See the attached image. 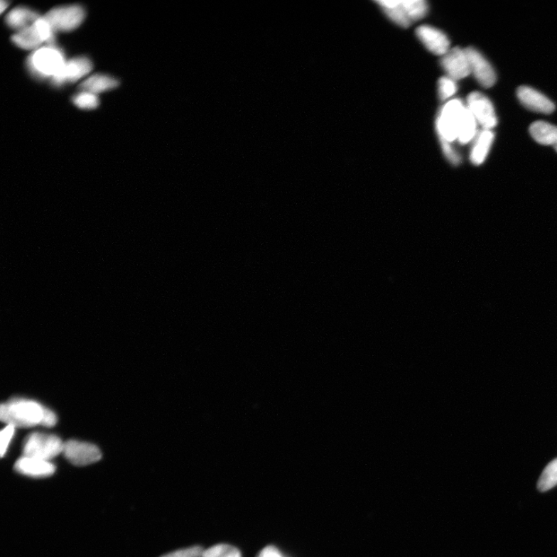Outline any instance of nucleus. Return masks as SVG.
Wrapping results in <instances>:
<instances>
[{
  "mask_svg": "<svg viewBox=\"0 0 557 557\" xmlns=\"http://www.w3.org/2000/svg\"><path fill=\"white\" fill-rule=\"evenodd\" d=\"M0 418L14 428H31L41 425L51 428L57 423L53 411L32 400L17 399L4 404L0 409Z\"/></svg>",
  "mask_w": 557,
  "mask_h": 557,
  "instance_id": "obj_1",
  "label": "nucleus"
},
{
  "mask_svg": "<svg viewBox=\"0 0 557 557\" xmlns=\"http://www.w3.org/2000/svg\"><path fill=\"white\" fill-rule=\"evenodd\" d=\"M66 63L62 50L55 45H47L33 52L27 60V66L34 77L52 80L63 71Z\"/></svg>",
  "mask_w": 557,
  "mask_h": 557,
  "instance_id": "obj_2",
  "label": "nucleus"
},
{
  "mask_svg": "<svg viewBox=\"0 0 557 557\" xmlns=\"http://www.w3.org/2000/svg\"><path fill=\"white\" fill-rule=\"evenodd\" d=\"M55 33L45 17L40 16L30 27L15 33L12 40L14 45L22 49L36 50L41 48L43 43L55 45Z\"/></svg>",
  "mask_w": 557,
  "mask_h": 557,
  "instance_id": "obj_3",
  "label": "nucleus"
},
{
  "mask_svg": "<svg viewBox=\"0 0 557 557\" xmlns=\"http://www.w3.org/2000/svg\"><path fill=\"white\" fill-rule=\"evenodd\" d=\"M64 443L53 434L33 433L23 443V456L50 461L63 453Z\"/></svg>",
  "mask_w": 557,
  "mask_h": 557,
  "instance_id": "obj_4",
  "label": "nucleus"
},
{
  "mask_svg": "<svg viewBox=\"0 0 557 557\" xmlns=\"http://www.w3.org/2000/svg\"><path fill=\"white\" fill-rule=\"evenodd\" d=\"M466 106L463 101L453 99L441 109L436 121L440 139L453 143L458 139V130Z\"/></svg>",
  "mask_w": 557,
  "mask_h": 557,
  "instance_id": "obj_5",
  "label": "nucleus"
},
{
  "mask_svg": "<svg viewBox=\"0 0 557 557\" xmlns=\"http://www.w3.org/2000/svg\"><path fill=\"white\" fill-rule=\"evenodd\" d=\"M45 17L55 32H69L82 23L85 18V11L80 5L59 6L50 11Z\"/></svg>",
  "mask_w": 557,
  "mask_h": 557,
  "instance_id": "obj_6",
  "label": "nucleus"
},
{
  "mask_svg": "<svg viewBox=\"0 0 557 557\" xmlns=\"http://www.w3.org/2000/svg\"><path fill=\"white\" fill-rule=\"evenodd\" d=\"M467 108L482 129L492 130L498 124L497 117L491 100L481 92H475L468 95Z\"/></svg>",
  "mask_w": 557,
  "mask_h": 557,
  "instance_id": "obj_7",
  "label": "nucleus"
},
{
  "mask_svg": "<svg viewBox=\"0 0 557 557\" xmlns=\"http://www.w3.org/2000/svg\"><path fill=\"white\" fill-rule=\"evenodd\" d=\"M63 454L70 463L78 467L97 463L102 458L99 448L92 443L77 440L65 442Z\"/></svg>",
  "mask_w": 557,
  "mask_h": 557,
  "instance_id": "obj_8",
  "label": "nucleus"
},
{
  "mask_svg": "<svg viewBox=\"0 0 557 557\" xmlns=\"http://www.w3.org/2000/svg\"><path fill=\"white\" fill-rule=\"evenodd\" d=\"M471 74L484 88H491L497 80L492 65L477 49L470 47L465 49Z\"/></svg>",
  "mask_w": 557,
  "mask_h": 557,
  "instance_id": "obj_9",
  "label": "nucleus"
},
{
  "mask_svg": "<svg viewBox=\"0 0 557 557\" xmlns=\"http://www.w3.org/2000/svg\"><path fill=\"white\" fill-rule=\"evenodd\" d=\"M440 65L448 76L456 82L471 75L465 49L456 47L442 56Z\"/></svg>",
  "mask_w": 557,
  "mask_h": 557,
  "instance_id": "obj_10",
  "label": "nucleus"
},
{
  "mask_svg": "<svg viewBox=\"0 0 557 557\" xmlns=\"http://www.w3.org/2000/svg\"><path fill=\"white\" fill-rule=\"evenodd\" d=\"M92 69V63L88 58H75L66 63L63 71L52 78L51 82L56 87L75 82L88 75Z\"/></svg>",
  "mask_w": 557,
  "mask_h": 557,
  "instance_id": "obj_11",
  "label": "nucleus"
},
{
  "mask_svg": "<svg viewBox=\"0 0 557 557\" xmlns=\"http://www.w3.org/2000/svg\"><path fill=\"white\" fill-rule=\"evenodd\" d=\"M416 36L431 53L443 56L450 50V40L445 33L431 27L421 26L416 31Z\"/></svg>",
  "mask_w": 557,
  "mask_h": 557,
  "instance_id": "obj_12",
  "label": "nucleus"
},
{
  "mask_svg": "<svg viewBox=\"0 0 557 557\" xmlns=\"http://www.w3.org/2000/svg\"><path fill=\"white\" fill-rule=\"evenodd\" d=\"M517 97L519 102L531 111L550 114L555 110V104L551 100L530 87H519Z\"/></svg>",
  "mask_w": 557,
  "mask_h": 557,
  "instance_id": "obj_13",
  "label": "nucleus"
},
{
  "mask_svg": "<svg viewBox=\"0 0 557 557\" xmlns=\"http://www.w3.org/2000/svg\"><path fill=\"white\" fill-rule=\"evenodd\" d=\"M14 469L21 475L39 478L53 475L56 467L50 461L23 456L17 460Z\"/></svg>",
  "mask_w": 557,
  "mask_h": 557,
  "instance_id": "obj_14",
  "label": "nucleus"
},
{
  "mask_svg": "<svg viewBox=\"0 0 557 557\" xmlns=\"http://www.w3.org/2000/svg\"><path fill=\"white\" fill-rule=\"evenodd\" d=\"M494 139L492 130L482 129L473 141L470 160L476 166L482 164L490 151Z\"/></svg>",
  "mask_w": 557,
  "mask_h": 557,
  "instance_id": "obj_15",
  "label": "nucleus"
},
{
  "mask_svg": "<svg viewBox=\"0 0 557 557\" xmlns=\"http://www.w3.org/2000/svg\"><path fill=\"white\" fill-rule=\"evenodd\" d=\"M40 16L31 10V9L25 6H18L13 9L6 16V22L9 27L17 30V31H22L25 28L30 27L32 24L36 22Z\"/></svg>",
  "mask_w": 557,
  "mask_h": 557,
  "instance_id": "obj_16",
  "label": "nucleus"
},
{
  "mask_svg": "<svg viewBox=\"0 0 557 557\" xmlns=\"http://www.w3.org/2000/svg\"><path fill=\"white\" fill-rule=\"evenodd\" d=\"M119 81L117 78L97 74L87 78L80 85L81 92H86L97 94L117 88Z\"/></svg>",
  "mask_w": 557,
  "mask_h": 557,
  "instance_id": "obj_17",
  "label": "nucleus"
},
{
  "mask_svg": "<svg viewBox=\"0 0 557 557\" xmlns=\"http://www.w3.org/2000/svg\"><path fill=\"white\" fill-rule=\"evenodd\" d=\"M529 133L537 143L553 146L557 152V126L546 121H537L530 126Z\"/></svg>",
  "mask_w": 557,
  "mask_h": 557,
  "instance_id": "obj_18",
  "label": "nucleus"
},
{
  "mask_svg": "<svg viewBox=\"0 0 557 557\" xmlns=\"http://www.w3.org/2000/svg\"><path fill=\"white\" fill-rule=\"evenodd\" d=\"M377 4L389 18L402 28H408L412 23L401 6L399 0H382Z\"/></svg>",
  "mask_w": 557,
  "mask_h": 557,
  "instance_id": "obj_19",
  "label": "nucleus"
},
{
  "mask_svg": "<svg viewBox=\"0 0 557 557\" xmlns=\"http://www.w3.org/2000/svg\"><path fill=\"white\" fill-rule=\"evenodd\" d=\"M477 125L476 119L466 107L458 130L457 141L460 144L465 145L474 141L478 133Z\"/></svg>",
  "mask_w": 557,
  "mask_h": 557,
  "instance_id": "obj_20",
  "label": "nucleus"
},
{
  "mask_svg": "<svg viewBox=\"0 0 557 557\" xmlns=\"http://www.w3.org/2000/svg\"><path fill=\"white\" fill-rule=\"evenodd\" d=\"M401 6L412 22L423 19L428 12V3L424 0H404Z\"/></svg>",
  "mask_w": 557,
  "mask_h": 557,
  "instance_id": "obj_21",
  "label": "nucleus"
},
{
  "mask_svg": "<svg viewBox=\"0 0 557 557\" xmlns=\"http://www.w3.org/2000/svg\"><path fill=\"white\" fill-rule=\"evenodd\" d=\"M557 485V458L546 466L538 482V490L547 492Z\"/></svg>",
  "mask_w": 557,
  "mask_h": 557,
  "instance_id": "obj_22",
  "label": "nucleus"
},
{
  "mask_svg": "<svg viewBox=\"0 0 557 557\" xmlns=\"http://www.w3.org/2000/svg\"><path fill=\"white\" fill-rule=\"evenodd\" d=\"M202 557H242L237 547L229 544H217L204 551Z\"/></svg>",
  "mask_w": 557,
  "mask_h": 557,
  "instance_id": "obj_23",
  "label": "nucleus"
},
{
  "mask_svg": "<svg viewBox=\"0 0 557 557\" xmlns=\"http://www.w3.org/2000/svg\"><path fill=\"white\" fill-rule=\"evenodd\" d=\"M72 101L77 107L82 109H94L97 108L99 104L97 94L86 92L75 94Z\"/></svg>",
  "mask_w": 557,
  "mask_h": 557,
  "instance_id": "obj_24",
  "label": "nucleus"
},
{
  "mask_svg": "<svg viewBox=\"0 0 557 557\" xmlns=\"http://www.w3.org/2000/svg\"><path fill=\"white\" fill-rule=\"evenodd\" d=\"M458 90L457 82L448 76L443 77L439 80L438 93L441 100L445 101L453 97Z\"/></svg>",
  "mask_w": 557,
  "mask_h": 557,
  "instance_id": "obj_25",
  "label": "nucleus"
},
{
  "mask_svg": "<svg viewBox=\"0 0 557 557\" xmlns=\"http://www.w3.org/2000/svg\"><path fill=\"white\" fill-rule=\"evenodd\" d=\"M203 552L202 547L195 546L173 551L161 557H202Z\"/></svg>",
  "mask_w": 557,
  "mask_h": 557,
  "instance_id": "obj_26",
  "label": "nucleus"
},
{
  "mask_svg": "<svg viewBox=\"0 0 557 557\" xmlns=\"http://www.w3.org/2000/svg\"><path fill=\"white\" fill-rule=\"evenodd\" d=\"M442 151L445 153L447 159L454 165H458L461 162L460 156L456 151L452 143L445 141V139H440Z\"/></svg>",
  "mask_w": 557,
  "mask_h": 557,
  "instance_id": "obj_27",
  "label": "nucleus"
},
{
  "mask_svg": "<svg viewBox=\"0 0 557 557\" xmlns=\"http://www.w3.org/2000/svg\"><path fill=\"white\" fill-rule=\"evenodd\" d=\"M13 426L7 425L6 428L1 431V456L4 457L10 445L11 439L13 437L15 432Z\"/></svg>",
  "mask_w": 557,
  "mask_h": 557,
  "instance_id": "obj_28",
  "label": "nucleus"
},
{
  "mask_svg": "<svg viewBox=\"0 0 557 557\" xmlns=\"http://www.w3.org/2000/svg\"><path fill=\"white\" fill-rule=\"evenodd\" d=\"M257 557H283L280 551L274 546H268L261 551Z\"/></svg>",
  "mask_w": 557,
  "mask_h": 557,
  "instance_id": "obj_29",
  "label": "nucleus"
},
{
  "mask_svg": "<svg viewBox=\"0 0 557 557\" xmlns=\"http://www.w3.org/2000/svg\"><path fill=\"white\" fill-rule=\"evenodd\" d=\"M8 6V4L5 1H1V13H4Z\"/></svg>",
  "mask_w": 557,
  "mask_h": 557,
  "instance_id": "obj_30",
  "label": "nucleus"
}]
</instances>
